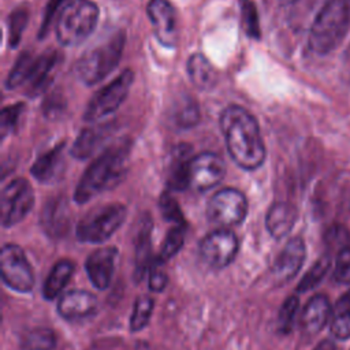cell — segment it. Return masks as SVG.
Masks as SVG:
<instances>
[{"label": "cell", "mask_w": 350, "mask_h": 350, "mask_svg": "<svg viewBox=\"0 0 350 350\" xmlns=\"http://www.w3.org/2000/svg\"><path fill=\"white\" fill-rule=\"evenodd\" d=\"M130 153L131 142L127 138L115 142L101 152L90 163L77 185L74 201L77 204H86L96 196L116 187L127 174Z\"/></svg>", "instance_id": "obj_2"}, {"label": "cell", "mask_w": 350, "mask_h": 350, "mask_svg": "<svg viewBox=\"0 0 350 350\" xmlns=\"http://www.w3.org/2000/svg\"><path fill=\"white\" fill-rule=\"evenodd\" d=\"M299 308L298 295H290L280 306L278 314V329L282 334H288L294 325V320Z\"/></svg>", "instance_id": "obj_35"}, {"label": "cell", "mask_w": 350, "mask_h": 350, "mask_svg": "<svg viewBox=\"0 0 350 350\" xmlns=\"http://www.w3.org/2000/svg\"><path fill=\"white\" fill-rule=\"evenodd\" d=\"M191 148L186 144H179L172 150V156L168 164L167 185L174 191H183L189 189V163L191 159Z\"/></svg>", "instance_id": "obj_22"}, {"label": "cell", "mask_w": 350, "mask_h": 350, "mask_svg": "<svg viewBox=\"0 0 350 350\" xmlns=\"http://www.w3.org/2000/svg\"><path fill=\"white\" fill-rule=\"evenodd\" d=\"M126 216L127 209L119 202L96 206L79 220L77 238L83 243H103L124 223Z\"/></svg>", "instance_id": "obj_6"}, {"label": "cell", "mask_w": 350, "mask_h": 350, "mask_svg": "<svg viewBox=\"0 0 350 350\" xmlns=\"http://www.w3.org/2000/svg\"><path fill=\"white\" fill-rule=\"evenodd\" d=\"M22 111H23V104L22 103H16L14 105L5 107L1 111V115H0V135H1L3 139L15 130Z\"/></svg>", "instance_id": "obj_37"}, {"label": "cell", "mask_w": 350, "mask_h": 350, "mask_svg": "<svg viewBox=\"0 0 350 350\" xmlns=\"http://www.w3.org/2000/svg\"><path fill=\"white\" fill-rule=\"evenodd\" d=\"M153 298L149 295H138L135 298L130 317V331L138 332L148 325L153 312Z\"/></svg>", "instance_id": "obj_30"}, {"label": "cell", "mask_w": 350, "mask_h": 350, "mask_svg": "<svg viewBox=\"0 0 350 350\" xmlns=\"http://www.w3.org/2000/svg\"><path fill=\"white\" fill-rule=\"evenodd\" d=\"M98 7L92 0H70L57 14L55 31L63 46H75L83 42L96 29Z\"/></svg>", "instance_id": "obj_4"}, {"label": "cell", "mask_w": 350, "mask_h": 350, "mask_svg": "<svg viewBox=\"0 0 350 350\" xmlns=\"http://www.w3.org/2000/svg\"><path fill=\"white\" fill-rule=\"evenodd\" d=\"M186 237V226L174 224L165 234L159 254L154 257V265H161L172 258L183 246Z\"/></svg>", "instance_id": "obj_28"}, {"label": "cell", "mask_w": 350, "mask_h": 350, "mask_svg": "<svg viewBox=\"0 0 350 350\" xmlns=\"http://www.w3.org/2000/svg\"><path fill=\"white\" fill-rule=\"evenodd\" d=\"M111 123H101L83 129L74 141L72 146L70 148V154L78 160L89 159L97 150V148L107 139V137L111 133Z\"/></svg>", "instance_id": "obj_20"}, {"label": "cell", "mask_w": 350, "mask_h": 350, "mask_svg": "<svg viewBox=\"0 0 350 350\" xmlns=\"http://www.w3.org/2000/svg\"><path fill=\"white\" fill-rule=\"evenodd\" d=\"M146 14L157 41L165 48H175L178 44V25L172 5L167 0H149Z\"/></svg>", "instance_id": "obj_13"}, {"label": "cell", "mask_w": 350, "mask_h": 350, "mask_svg": "<svg viewBox=\"0 0 350 350\" xmlns=\"http://www.w3.org/2000/svg\"><path fill=\"white\" fill-rule=\"evenodd\" d=\"M63 108H64V100L62 98L60 94H52L42 105L45 116L52 119H55L63 111Z\"/></svg>", "instance_id": "obj_41"}, {"label": "cell", "mask_w": 350, "mask_h": 350, "mask_svg": "<svg viewBox=\"0 0 350 350\" xmlns=\"http://www.w3.org/2000/svg\"><path fill=\"white\" fill-rule=\"evenodd\" d=\"M226 175L224 160L213 152H201L190 159L187 179L189 189L205 191L217 186Z\"/></svg>", "instance_id": "obj_12"}, {"label": "cell", "mask_w": 350, "mask_h": 350, "mask_svg": "<svg viewBox=\"0 0 350 350\" xmlns=\"http://www.w3.org/2000/svg\"><path fill=\"white\" fill-rule=\"evenodd\" d=\"M306 256L305 242L299 237H294L287 241L282 252L273 261L272 273L278 282L291 280L301 269Z\"/></svg>", "instance_id": "obj_15"}, {"label": "cell", "mask_w": 350, "mask_h": 350, "mask_svg": "<svg viewBox=\"0 0 350 350\" xmlns=\"http://www.w3.org/2000/svg\"><path fill=\"white\" fill-rule=\"evenodd\" d=\"M247 215L246 196L234 187H224L216 191L208 205L206 216L211 223L220 228H228L241 224Z\"/></svg>", "instance_id": "obj_9"}, {"label": "cell", "mask_w": 350, "mask_h": 350, "mask_svg": "<svg viewBox=\"0 0 350 350\" xmlns=\"http://www.w3.org/2000/svg\"><path fill=\"white\" fill-rule=\"evenodd\" d=\"M241 3V22L247 37L253 40H258L261 36L258 14L256 5L250 0H239Z\"/></svg>", "instance_id": "obj_34"}, {"label": "cell", "mask_w": 350, "mask_h": 350, "mask_svg": "<svg viewBox=\"0 0 350 350\" xmlns=\"http://www.w3.org/2000/svg\"><path fill=\"white\" fill-rule=\"evenodd\" d=\"M34 205V191L25 178L11 180L0 197V216L3 227H12L22 221Z\"/></svg>", "instance_id": "obj_10"}, {"label": "cell", "mask_w": 350, "mask_h": 350, "mask_svg": "<svg viewBox=\"0 0 350 350\" xmlns=\"http://www.w3.org/2000/svg\"><path fill=\"white\" fill-rule=\"evenodd\" d=\"M29 21V10L26 7L15 8L8 16V42L10 46L16 48L21 42L22 34Z\"/></svg>", "instance_id": "obj_33"}, {"label": "cell", "mask_w": 350, "mask_h": 350, "mask_svg": "<svg viewBox=\"0 0 350 350\" xmlns=\"http://www.w3.org/2000/svg\"><path fill=\"white\" fill-rule=\"evenodd\" d=\"M239 249L235 232L228 228H217L206 234L198 246L200 256L211 268L221 269L230 265Z\"/></svg>", "instance_id": "obj_11"}, {"label": "cell", "mask_w": 350, "mask_h": 350, "mask_svg": "<svg viewBox=\"0 0 350 350\" xmlns=\"http://www.w3.org/2000/svg\"><path fill=\"white\" fill-rule=\"evenodd\" d=\"M220 129L232 161L254 171L262 165L267 150L254 115L239 105H228L220 115Z\"/></svg>", "instance_id": "obj_1"}, {"label": "cell", "mask_w": 350, "mask_h": 350, "mask_svg": "<svg viewBox=\"0 0 350 350\" xmlns=\"http://www.w3.org/2000/svg\"><path fill=\"white\" fill-rule=\"evenodd\" d=\"M327 243L335 252L350 246V234L343 226H334L327 232Z\"/></svg>", "instance_id": "obj_39"}, {"label": "cell", "mask_w": 350, "mask_h": 350, "mask_svg": "<svg viewBox=\"0 0 350 350\" xmlns=\"http://www.w3.org/2000/svg\"><path fill=\"white\" fill-rule=\"evenodd\" d=\"M133 82L134 72L133 70L126 68L113 81L97 90L86 105V109L83 112V120L94 123L113 113L129 96Z\"/></svg>", "instance_id": "obj_7"}, {"label": "cell", "mask_w": 350, "mask_h": 350, "mask_svg": "<svg viewBox=\"0 0 350 350\" xmlns=\"http://www.w3.org/2000/svg\"><path fill=\"white\" fill-rule=\"evenodd\" d=\"M64 144H59L41 154L31 165V175L40 183H52L59 179L64 171Z\"/></svg>", "instance_id": "obj_19"}, {"label": "cell", "mask_w": 350, "mask_h": 350, "mask_svg": "<svg viewBox=\"0 0 350 350\" xmlns=\"http://www.w3.org/2000/svg\"><path fill=\"white\" fill-rule=\"evenodd\" d=\"M124 42V31L119 30L100 45L83 53L75 64L77 78L88 86L105 79L118 67L123 55Z\"/></svg>", "instance_id": "obj_5"}, {"label": "cell", "mask_w": 350, "mask_h": 350, "mask_svg": "<svg viewBox=\"0 0 350 350\" xmlns=\"http://www.w3.org/2000/svg\"><path fill=\"white\" fill-rule=\"evenodd\" d=\"M297 220V209L290 202H275L265 216V227L275 239H282L290 234Z\"/></svg>", "instance_id": "obj_21"}, {"label": "cell", "mask_w": 350, "mask_h": 350, "mask_svg": "<svg viewBox=\"0 0 350 350\" xmlns=\"http://www.w3.org/2000/svg\"><path fill=\"white\" fill-rule=\"evenodd\" d=\"M314 350H335V345H334L332 340L325 339V340L320 342V343L314 347Z\"/></svg>", "instance_id": "obj_43"}, {"label": "cell", "mask_w": 350, "mask_h": 350, "mask_svg": "<svg viewBox=\"0 0 350 350\" xmlns=\"http://www.w3.org/2000/svg\"><path fill=\"white\" fill-rule=\"evenodd\" d=\"M56 346V336L51 328L38 327L27 331L21 339L22 350H52Z\"/></svg>", "instance_id": "obj_29"}, {"label": "cell", "mask_w": 350, "mask_h": 350, "mask_svg": "<svg viewBox=\"0 0 350 350\" xmlns=\"http://www.w3.org/2000/svg\"><path fill=\"white\" fill-rule=\"evenodd\" d=\"M186 70L193 85L201 90L212 89L217 82L216 68L202 53H193L187 60Z\"/></svg>", "instance_id": "obj_24"}, {"label": "cell", "mask_w": 350, "mask_h": 350, "mask_svg": "<svg viewBox=\"0 0 350 350\" xmlns=\"http://www.w3.org/2000/svg\"><path fill=\"white\" fill-rule=\"evenodd\" d=\"M0 275L3 283L16 293H30L34 287L33 268L19 245H3L0 250Z\"/></svg>", "instance_id": "obj_8"}, {"label": "cell", "mask_w": 350, "mask_h": 350, "mask_svg": "<svg viewBox=\"0 0 350 350\" xmlns=\"http://www.w3.org/2000/svg\"><path fill=\"white\" fill-rule=\"evenodd\" d=\"M97 309L96 297L81 288H74L63 293L57 299V313L64 320H81L92 316Z\"/></svg>", "instance_id": "obj_16"}, {"label": "cell", "mask_w": 350, "mask_h": 350, "mask_svg": "<svg viewBox=\"0 0 350 350\" xmlns=\"http://www.w3.org/2000/svg\"><path fill=\"white\" fill-rule=\"evenodd\" d=\"M118 249L115 246H105L93 250L85 262V269L90 283L98 288L105 290L112 280Z\"/></svg>", "instance_id": "obj_14"}, {"label": "cell", "mask_w": 350, "mask_h": 350, "mask_svg": "<svg viewBox=\"0 0 350 350\" xmlns=\"http://www.w3.org/2000/svg\"><path fill=\"white\" fill-rule=\"evenodd\" d=\"M75 269V264L68 258H62L51 268L44 286H42V297L48 301H53L59 298L68 284Z\"/></svg>", "instance_id": "obj_23"}, {"label": "cell", "mask_w": 350, "mask_h": 350, "mask_svg": "<svg viewBox=\"0 0 350 350\" xmlns=\"http://www.w3.org/2000/svg\"><path fill=\"white\" fill-rule=\"evenodd\" d=\"M350 29V0H325L310 27L309 46L317 55L338 48Z\"/></svg>", "instance_id": "obj_3"}, {"label": "cell", "mask_w": 350, "mask_h": 350, "mask_svg": "<svg viewBox=\"0 0 350 350\" xmlns=\"http://www.w3.org/2000/svg\"><path fill=\"white\" fill-rule=\"evenodd\" d=\"M335 268L334 278L338 283L349 284L350 283V246H346L336 252L335 256Z\"/></svg>", "instance_id": "obj_38"}, {"label": "cell", "mask_w": 350, "mask_h": 350, "mask_svg": "<svg viewBox=\"0 0 350 350\" xmlns=\"http://www.w3.org/2000/svg\"><path fill=\"white\" fill-rule=\"evenodd\" d=\"M63 0H49L48 3V7H46V11H45V16H44V21H42V25H41V29H40V37H42V34H46L48 29H49V25H51V19L55 14V11L59 8V5L62 4Z\"/></svg>", "instance_id": "obj_42"}, {"label": "cell", "mask_w": 350, "mask_h": 350, "mask_svg": "<svg viewBox=\"0 0 350 350\" xmlns=\"http://www.w3.org/2000/svg\"><path fill=\"white\" fill-rule=\"evenodd\" d=\"M34 60H36V56H33L30 52L21 53V56L18 57V60L15 62L14 67L11 68L7 77V81H5L7 89H16L26 83Z\"/></svg>", "instance_id": "obj_31"}, {"label": "cell", "mask_w": 350, "mask_h": 350, "mask_svg": "<svg viewBox=\"0 0 350 350\" xmlns=\"http://www.w3.org/2000/svg\"><path fill=\"white\" fill-rule=\"evenodd\" d=\"M171 120L172 124L180 130L194 127L200 122V108L196 100L186 96L176 101V104L172 107Z\"/></svg>", "instance_id": "obj_27"}, {"label": "cell", "mask_w": 350, "mask_h": 350, "mask_svg": "<svg viewBox=\"0 0 350 350\" xmlns=\"http://www.w3.org/2000/svg\"><path fill=\"white\" fill-rule=\"evenodd\" d=\"M331 332L338 339L350 338V290L332 306Z\"/></svg>", "instance_id": "obj_26"}, {"label": "cell", "mask_w": 350, "mask_h": 350, "mask_svg": "<svg viewBox=\"0 0 350 350\" xmlns=\"http://www.w3.org/2000/svg\"><path fill=\"white\" fill-rule=\"evenodd\" d=\"M59 55L56 51H48L40 56H36L29 78L25 83V92L29 97L41 94L51 83L52 70L57 63Z\"/></svg>", "instance_id": "obj_18"}, {"label": "cell", "mask_w": 350, "mask_h": 350, "mask_svg": "<svg viewBox=\"0 0 350 350\" xmlns=\"http://www.w3.org/2000/svg\"><path fill=\"white\" fill-rule=\"evenodd\" d=\"M150 230H152V223L148 219L146 221L142 223V227L137 238V246H135V276L138 279L144 278V275L149 272L154 265V260H152Z\"/></svg>", "instance_id": "obj_25"}, {"label": "cell", "mask_w": 350, "mask_h": 350, "mask_svg": "<svg viewBox=\"0 0 350 350\" xmlns=\"http://www.w3.org/2000/svg\"><path fill=\"white\" fill-rule=\"evenodd\" d=\"M159 265H153L149 271V290L153 293L163 291L168 284V276L164 271L157 268Z\"/></svg>", "instance_id": "obj_40"}, {"label": "cell", "mask_w": 350, "mask_h": 350, "mask_svg": "<svg viewBox=\"0 0 350 350\" xmlns=\"http://www.w3.org/2000/svg\"><path fill=\"white\" fill-rule=\"evenodd\" d=\"M332 316V306L329 299L323 295L317 294L312 297L301 312V329L306 335H316L319 334L324 325L331 320Z\"/></svg>", "instance_id": "obj_17"}, {"label": "cell", "mask_w": 350, "mask_h": 350, "mask_svg": "<svg viewBox=\"0 0 350 350\" xmlns=\"http://www.w3.org/2000/svg\"><path fill=\"white\" fill-rule=\"evenodd\" d=\"M329 265H331V262L327 256L319 258L299 280V283L297 286V293H305V291L314 288L323 280L325 273L328 272Z\"/></svg>", "instance_id": "obj_32"}, {"label": "cell", "mask_w": 350, "mask_h": 350, "mask_svg": "<svg viewBox=\"0 0 350 350\" xmlns=\"http://www.w3.org/2000/svg\"><path fill=\"white\" fill-rule=\"evenodd\" d=\"M159 208H160V212H161L163 217L167 221H171L174 224L186 226V220H185V216L180 211V206L176 202V200L171 196L170 191H164L161 194L160 201H159Z\"/></svg>", "instance_id": "obj_36"}]
</instances>
